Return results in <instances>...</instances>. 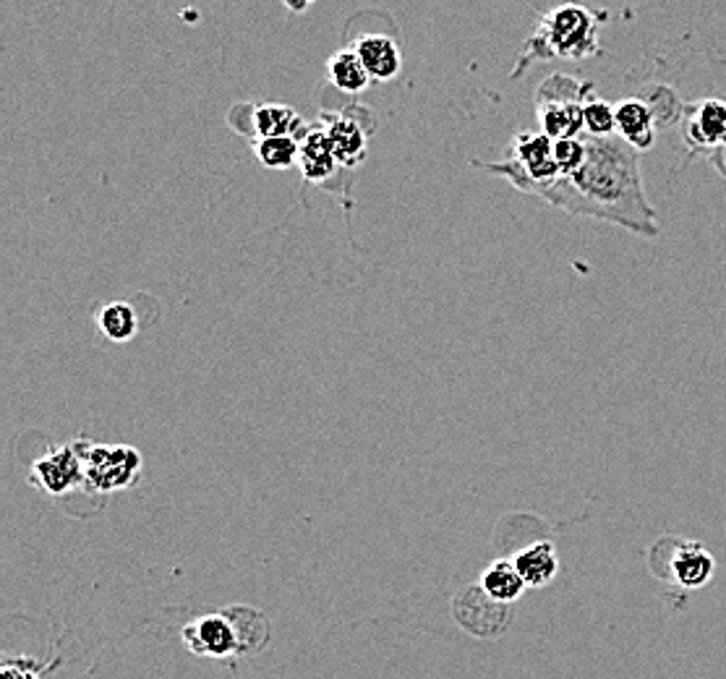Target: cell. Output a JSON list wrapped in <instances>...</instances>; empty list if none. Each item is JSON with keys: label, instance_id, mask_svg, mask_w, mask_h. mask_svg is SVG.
Returning a JSON list of instances; mask_svg holds the SVG:
<instances>
[{"label": "cell", "instance_id": "10", "mask_svg": "<svg viewBox=\"0 0 726 679\" xmlns=\"http://www.w3.org/2000/svg\"><path fill=\"white\" fill-rule=\"evenodd\" d=\"M337 157L332 150L330 137L321 126L306 128L304 137L298 139V168L306 183H324L335 176Z\"/></svg>", "mask_w": 726, "mask_h": 679}, {"label": "cell", "instance_id": "4", "mask_svg": "<svg viewBox=\"0 0 726 679\" xmlns=\"http://www.w3.org/2000/svg\"><path fill=\"white\" fill-rule=\"evenodd\" d=\"M596 92L594 81H577L573 76H546L536 92L538 131L551 142L586 137L583 128V105Z\"/></svg>", "mask_w": 726, "mask_h": 679}, {"label": "cell", "instance_id": "3", "mask_svg": "<svg viewBox=\"0 0 726 679\" xmlns=\"http://www.w3.org/2000/svg\"><path fill=\"white\" fill-rule=\"evenodd\" d=\"M473 168H481L494 176H502L525 194H542L549 189L562 172L557 168L555 159V142L544 137L542 131H518L510 142V155L499 163H481L471 159Z\"/></svg>", "mask_w": 726, "mask_h": 679}, {"label": "cell", "instance_id": "16", "mask_svg": "<svg viewBox=\"0 0 726 679\" xmlns=\"http://www.w3.org/2000/svg\"><path fill=\"white\" fill-rule=\"evenodd\" d=\"M327 76H330V85L337 87L345 94H358L369 87L371 76L364 68L361 57L356 55V50L345 48L337 50L335 55L327 61Z\"/></svg>", "mask_w": 726, "mask_h": 679}, {"label": "cell", "instance_id": "1", "mask_svg": "<svg viewBox=\"0 0 726 679\" xmlns=\"http://www.w3.org/2000/svg\"><path fill=\"white\" fill-rule=\"evenodd\" d=\"M538 196L570 215L596 217L640 235H659L657 213L642 194L638 152L620 137H586V163L557 178Z\"/></svg>", "mask_w": 726, "mask_h": 679}, {"label": "cell", "instance_id": "18", "mask_svg": "<svg viewBox=\"0 0 726 679\" xmlns=\"http://www.w3.org/2000/svg\"><path fill=\"white\" fill-rule=\"evenodd\" d=\"M692 142L724 146L726 144V102L724 100H705L692 115L690 124Z\"/></svg>", "mask_w": 726, "mask_h": 679}, {"label": "cell", "instance_id": "6", "mask_svg": "<svg viewBox=\"0 0 726 679\" xmlns=\"http://www.w3.org/2000/svg\"><path fill=\"white\" fill-rule=\"evenodd\" d=\"M85 441L50 447L29 465V484L50 497H66L76 486H85Z\"/></svg>", "mask_w": 726, "mask_h": 679}, {"label": "cell", "instance_id": "22", "mask_svg": "<svg viewBox=\"0 0 726 679\" xmlns=\"http://www.w3.org/2000/svg\"><path fill=\"white\" fill-rule=\"evenodd\" d=\"M555 159L562 176H570L586 163V137L581 139H564V142H555ZM559 176V178H562Z\"/></svg>", "mask_w": 726, "mask_h": 679}, {"label": "cell", "instance_id": "20", "mask_svg": "<svg viewBox=\"0 0 726 679\" xmlns=\"http://www.w3.org/2000/svg\"><path fill=\"white\" fill-rule=\"evenodd\" d=\"M254 155L269 170H288L298 165V139L278 137V139H256Z\"/></svg>", "mask_w": 726, "mask_h": 679}, {"label": "cell", "instance_id": "19", "mask_svg": "<svg viewBox=\"0 0 726 679\" xmlns=\"http://www.w3.org/2000/svg\"><path fill=\"white\" fill-rule=\"evenodd\" d=\"M98 330L113 343H128L137 337L139 332V317L131 304L126 300H111L98 311Z\"/></svg>", "mask_w": 726, "mask_h": 679}, {"label": "cell", "instance_id": "8", "mask_svg": "<svg viewBox=\"0 0 726 679\" xmlns=\"http://www.w3.org/2000/svg\"><path fill=\"white\" fill-rule=\"evenodd\" d=\"M183 643L199 656H230V653L243 651L241 632H238L235 619L230 612L204 614L183 627Z\"/></svg>", "mask_w": 726, "mask_h": 679}, {"label": "cell", "instance_id": "15", "mask_svg": "<svg viewBox=\"0 0 726 679\" xmlns=\"http://www.w3.org/2000/svg\"><path fill=\"white\" fill-rule=\"evenodd\" d=\"M672 575L683 588H703L713 578V556L696 541H685L672 554Z\"/></svg>", "mask_w": 726, "mask_h": 679}, {"label": "cell", "instance_id": "7", "mask_svg": "<svg viewBox=\"0 0 726 679\" xmlns=\"http://www.w3.org/2000/svg\"><path fill=\"white\" fill-rule=\"evenodd\" d=\"M453 617L473 636L492 638L505 632V625L510 623V606L494 601L481 586H471L455 595Z\"/></svg>", "mask_w": 726, "mask_h": 679}, {"label": "cell", "instance_id": "5", "mask_svg": "<svg viewBox=\"0 0 726 679\" xmlns=\"http://www.w3.org/2000/svg\"><path fill=\"white\" fill-rule=\"evenodd\" d=\"M144 458L131 445H87L85 489L92 495H115L139 482Z\"/></svg>", "mask_w": 726, "mask_h": 679}, {"label": "cell", "instance_id": "12", "mask_svg": "<svg viewBox=\"0 0 726 679\" xmlns=\"http://www.w3.org/2000/svg\"><path fill=\"white\" fill-rule=\"evenodd\" d=\"M353 50L361 57L371 81H390L400 74L403 55L400 44L387 35H361L353 42Z\"/></svg>", "mask_w": 726, "mask_h": 679}, {"label": "cell", "instance_id": "9", "mask_svg": "<svg viewBox=\"0 0 726 679\" xmlns=\"http://www.w3.org/2000/svg\"><path fill=\"white\" fill-rule=\"evenodd\" d=\"M321 128L330 137L332 150L340 165L345 168H358L369 152V131H366L356 111L321 113Z\"/></svg>", "mask_w": 726, "mask_h": 679}, {"label": "cell", "instance_id": "21", "mask_svg": "<svg viewBox=\"0 0 726 679\" xmlns=\"http://www.w3.org/2000/svg\"><path fill=\"white\" fill-rule=\"evenodd\" d=\"M583 128L590 139H612L616 137V115L612 102L601 100L599 94H590L583 105Z\"/></svg>", "mask_w": 726, "mask_h": 679}, {"label": "cell", "instance_id": "11", "mask_svg": "<svg viewBox=\"0 0 726 679\" xmlns=\"http://www.w3.org/2000/svg\"><path fill=\"white\" fill-rule=\"evenodd\" d=\"M616 115V137L622 142L633 146L635 152L651 150L657 142V120H653V111L648 102L638 98L622 100L614 105Z\"/></svg>", "mask_w": 726, "mask_h": 679}, {"label": "cell", "instance_id": "23", "mask_svg": "<svg viewBox=\"0 0 726 679\" xmlns=\"http://www.w3.org/2000/svg\"><path fill=\"white\" fill-rule=\"evenodd\" d=\"M3 679H37V675L29 669H22V666H5Z\"/></svg>", "mask_w": 726, "mask_h": 679}, {"label": "cell", "instance_id": "2", "mask_svg": "<svg viewBox=\"0 0 726 679\" xmlns=\"http://www.w3.org/2000/svg\"><path fill=\"white\" fill-rule=\"evenodd\" d=\"M599 18L601 14H594V11L583 9V5H559V9L549 11V14L542 16L531 40L525 42V50L518 57V68L512 79L520 72H525L533 61H546V57L586 61L590 55H599Z\"/></svg>", "mask_w": 726, "mask_h": 679}, {"label": "cell", "instance_id": "13", "mask_svg": "<svg viewBox=\"0 0 726 679\" xmlns=\"http://www.w3.org/2000/svg\"><path fill=\"white\" fill-rule=\"evenodd\" d=\"M249 124H252L254 142L256 139H278L293 137L301 139L306 131L304 118L293 107L280 105V102H265V105L249 107Z\"/></svg>", "mask_w": 726, "mask_h": 679}, {"label": "cell", "instance_id": "17", "mask_svg": "<svg viewBox=\"0 0 726 679\" xmlns=\"http://www.w3.org/2000/svg\"><path fill=\"white\" fill-rule=\"evenodd\" d=\"M479 586L484 588V591L489 593L494 601H499V604H507V606L515 604L520 595H523L525 588H528L525 586V580L520 578L515 565L507 560L492 562V565L484 569V575H481Z\"/></svg>", "mask_w": 726, "mask_h": 679}, {"label": "cell", "instance_id": "14", "mask_svg": "<svg viewBox=\"0 0 726 679\" xmlns=\"http://www.w3.org/2000/svg\"><path fill=\"white\" fill-rule=\"evenodd\" d=\"M512 565L525 580L528 588H544L557 578L559 573V556L551 541H536L528 549H520L512 560Z\"/></svg>", "mask_w": 726, "mask_h": 679}]
</instances>
